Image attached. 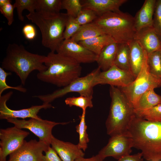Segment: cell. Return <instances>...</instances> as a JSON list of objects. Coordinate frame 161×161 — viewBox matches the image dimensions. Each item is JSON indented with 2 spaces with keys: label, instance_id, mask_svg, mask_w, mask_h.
Wrapping results in <instances>:
<instances>
[{
  "label": "cell",
  "instance_id": "obj_15",
  "mask_svg": "<svg viewBox=\"0 0 161 161\" xmlns=\"http://www.w3.org/2000/svg\"><path fill=\"white\" fill-rule=\"evenodd\" d=\"M50 146L35 139L25 140L19 148L10 154L7 161H40L43 152Z\"/></svg>",
  "mask_w": 161,
  "mask_h": 161
},
{
  "label": "cell",
  "instance_id": "obj_3",
  "mask_svg": "<svg viewBox=\"0 0 161 161\" xmlns=\"http://www.w3.org/2000/svg\"><path fill=\"white\" fill-rule=\"evenodd\" d=\"M45 71L37 75L40 80L58 87L66 86L80 77V64L74 60L55 52H49L46 57Z\"/></svg>",
  "mask_w": 161,
  "mask_h": 161
},
{
  "label": "cell",
  "instance_id": "obj_37",
  "mask_svg": "<svg viewBox=\"0 0 161 161\" xmlns=\"http://www.w3.org/2000/svg\"><path fill=\"white\" fill-rule=\"evenodd\" d=\"M152 27L161 41V0H157L156 1Z\"/></svg>",
  "mask_w": 161,
  "mask_h": 161
},
{
  "label": "cell",
  "instance_id": "obj_39",
  "mask_svg": "<svg viewBox=\"0 0 161 161\" xmlns=\"http://www.w3.org/2000/svg\"><path fill=\"white\" fill-rule=\"evenodd\" d=\"M22 32L27 40H32L35 39L36 35V31L35 27L31 24H25L22 29Z\"/></svg>",
  "mask_w": 161,
  "mask_h": 161
},
{
  "label": "cell",
  "instance_id": "obj_8",
  "mask_svg": "<svg viewBox=\"0 0 161 161\" xmlns=\"http://www.w3.org/2000/svg\"><path fill=\"white\" fill-rule=\"evenodd\" d=\"M100 70L98 67L85 76L77 78L61 89L50 94L35 95L34 97L39 99L43 103L49 104L55 99L71 92L78 93L80 95L84 96H92L93 88L95 86V79Z\"/></svg>",
  "mask_w": 161,
  "mask_h": 161
},
{
  "label": "cell",
  "instance_id": "obj_23",
  "mask_svg": "<svg viewBox=\"0 0 161 161\" xmlns=\"http://www.w3.org/2000/svg\"><path fill=\"white\" fill-rule=\"evenodd\" d=\"M62 0H37L35 12L45 18L55 16L62 9Z\"/></svg>",
  "mask_w": 161,
  "mask_h": 161
},
{
  "label": "cell",
  "instance_id": "obj_20",
  "mask_svg": "<svg viewBox=\"0 0 161 161\" xmlns=\"http://www.w3.org/2000/svg\"><path fill=\"white\" fill-rule=\"evenodd\" d=\"M131 71L136 78L140 72L144 60V50L134 40L129 44Z\"/></svg>",
  "mask_w": 161,
  "mask_h": 161
},
{
  "label": "cell",
  "instance_id": "obj_18",
  "mask_svg": "<svg viewBox=\"0 0 161 161\" xmlns=\"http://www.w3.org/2000/svg\"><path fill=\"white\" fill-rule=\"evenodd\" d=\"M127 0H84L81 1L83 8L91 9L98 16L109 12L120 11V7Z\"/></svg>",
  "mask_w": 161,
  "mask_h": 161
},
{
  "label": "cell",
  "instance_id": "obj_30",
  "mask_svg": "<svg viewBox=\"0 0 161 161\" xmlns=\"http://www.w3.org/2000/svg\"><path fill=\"white\" fill-rule=\"evenodd\" d=\"M37 0H16L13 4L14 8H16L18 19L23 21L24 17L22 13L24 10H27L30 13L35 11Z\"/></svg>",
  "mask_w": 161,
  "mask_h": 161
},
{
  "label": "cell",
  "instance_id": "obj_16",
  "mask_svg": "<svg viewBox=\"0 0 161 161\" xmlns=\"http://www.w3.org/2000/svg\"><path fill=\"white\" fill-rule=\"evenodd\" d=\"M51 145L62 161H75L85 154L77 145L59 140L52 136Z\"/></svg>",
  "mask_w": 161,
  "mask_h": 161
},
{
  "label": "cell",
  "instance_id": "obj_41",
  "mask_svg": "<svg viewBox=\"0 0 161 161\" xmlns=\"http://www.w3.org/2000/svg\"><path fill=\"white\" fill-rule=\"evenodd\" d=\"M75 161H104L98 155L94 156L89 158L84 157H80L76 159Z\"/></svg>",
  "mask_w": 161,
  "mask_h": 161
},
{
  "label": "cell",
  "instance_id": "obj_26",
  "mask_svg": "<svg viewBox=\"0 0 161 161\" xmlns=\"http://www.w3.org/2000/svg\"><path fill=\"white\" fill-rule=\"evenodd\" d=\"M114 65L121 69L131 72L128 44H118Z\"/></svg>",
  "mask_w": 161,
  "mask_h": 161
},
{
  "label": "cell",
  "instance_id": "obj_38",
  "mask_svg": "<svg viewBox=\"0 0 161 161\" xmlns=\"http://www.w3.org/2000/svg\"><path fill=\"white\" fill-rule=\"evenodd\" d=\"M43 155L40 161H62L55 150L50 146Z\"/></svg>",
  "mask_w": 161,
  "mask_h": 161
},
{
  "label": "cell",
  "instance_id": "obj_4",
  "mask_svg": "<svg viewBox=\"0 0 161 161\" xmlns=\"http://www.w3.org/2000/svg\"><path fill=\"white\" fill-rule=\"evenodd\" d=\"M109 92L111 101L106 122L107 134L111 137L117 135H129L128 128L135 115L134 109L119 88L110 86Z\"/></svg>",
  "mask_w": 161,
  "mask_h": 161
},
{
  "label": "cell",
  "instance_id": "obj_24",
  "mask_svg": "<svg viewBox=\"0 0 161 161\" xmlns=\"http://www.w3.org/2000/svg\"><path fill=\"white\" fill-rule=\"evenodd\" d=\"M114 42V41L110 36L104 34L78 43L98 55L104 47Z\"/></svg>",
  "mask_w": 161,
  "mask_h": 161
},
{
  "label": "cell",
  "instance_id": "obj_6",
  "mask_svg": "<svg viewBox=\"0 0 161 161\" xmlns=\"http://www.w3.org/2000/svg\"><path fill=\"white\" fill-rule=\"evenodd\" d=\"M27 18L39 28L42 44L51 52H55L64 40L63 37L68 15L60 13L51 18H45L35 11L26 15Z\"/></svg>",
  "mask_w": 161,
  "mask_h": 161
},
{
  "label": "cell",
  "instance_id": "obj_19",
  "mask_svg": "<svg viewBox=\"0 0 161 161\" xmlns=\"http://www.w3.org/2000/svg\"><path fill=\"white\" fill-rule=\"evenodd\" d=\"M156 0H145L134 17L136 32L148 27H152Z\"/></svg>",
  "mask_w": 161,
  "mask_h": 161
},
{
  "label": "cell",
  "instance_id": "obj_35",
  "mask_svg": "<svg viewBox=\"0 0 161 161\" xmlns=\"http://www.w3.org/2000/svg\"><path fill=\"white\" fill-rule=\"evenodd\" d=\"M98 17L95 13L92 10L83 8L75 18L81 26L93 22Z\"/></svg>",
  "mask_w": 161,
  "mask_h": 161
},
{
  "label": "cell",
  "instance_id": "obj_10",
  "mask_svg": "<svg viewBox=\"0 0 161 161\" xmlns=\"http://www.w3.org/2000/svg\"><path fill=\"white\" fill-rule=\"evenodd\" d=\"M30 133L13 127L0 129V161H6L7 156L19 148Z\"/></svg>",
  "mask_w": 161,
  "mask_h": 161
},
{
  "label": "cell",
  "instance_id": "obj_5",
  "mask_svg": "<svg viewBox=\"0 0 161 161\" xmlns=\"http://www.w3.org/2000/svg\"><path fill=\"white\" fill-rule=\"evenodd\" d=\"M94 21L116 43L129 44L134 39L136 32L134 17L128 13L108 12Z\"/></svg>",
  "mask_w": 161,
  "mask_h": 161
},
{
  "label": "cell",
  "instance_id": "obj_28",
  "mask_svg": "<svg viewBox=\"0 0 161 161\" xmlns=\"http://www.w3.org/2000/svg\"><path fill=\"white\" fill-rule=\"evenodd\" d=\"M147 62L150 72L161 79V49L147 54Z\"/></svg>",
  "mask_w": 161,
  "mask_h": 161
},
{
  "label": "cell",
  "instance_id": "obj_33",
  "mask_svg": "<svg viewBox=\"0 0 161 161\" xmlns=\"http://www.w3.org/2000/svg\"><path fill=\"white\" fill-rule=\"evenodd\" d=\"M80 26L75 18L68 16L63 34L64 40L70 39L77 32Z\"/></svg>",
  "mask_w": 161,
  "mask_h": 161
},
{
  "label": "cell",
  "instance_id": "obj_7",
  "mask_svg": "<svg viewBox=\"0 0 161 161\" xmlns=\"http://www.w3.org/2000/svg\"><path fill=\"white\" fill-rule=\"evenodd\" d=\"M144 60L141 69L135 80L129 85L118 87L126 97L134 109L141 96L148 90L161 86V79L149 71L147 62V54L144 50Z\"/></svg>",
  "mask_w": 161,
  "mask_h": 161
},
{
  "label": "cell",
  "instance_id": "obj_27",
  "mask_svg": "<svg viewBox=\"0 0 161 161\" xmlns=\"http://www.w3.org/2000/svg\"><path fill=\"white\" fill-rule=\"evenodd\" d=\"M86 113V111H82L81 115L79 116L80 123L75 127L76 131L79 135V141L77 145L84 151L87 148L88 143L89 141L86 131L87 126L85 121Z\"/></svg>",
  "mask_w": 161,
  "mask_h": 161
},
{
  "label": "cell",
  "instance_id": "obj_14",
  "mask_svg": "<svg viewBox=\"0 0 161 161\" xmlns=\"http://www.w3.org/2000/svg\"><path fill=\"white\" fill-rule=\"evenodd\" d=\"M13 94L10 91L0 97V119H6L9 118H21L23 119L27 118L40 119L38 115L39 111L42 109H47L54 108L50 104H44L41 105L33 106L30 107L17 110L10 109L7 105V102Z\"/></svg>",
  "mask_w": 161,
  "mask_h": 161
},
{
  "label": "cell",
  "instance_id": "obj_21",
  "mask_svg": "<svg viewBox=\"0 0 161 161\" xmlns=\"http://www.w3.org/2000/svg\"><path fill=\"white\" fill-rule=\"evenodd\" d=\"M118 45L114 42L106 46L98 55L96 62L102 71L107 70L114 65Z\"/></svg>",
  "mask_w": 161,
  "mask_h": 161
},
{
  "label": "cell",
  "instance_id": "obj_9",
  "mask_svg": "<svg viewBox=\"0 0 161 161\" xmlns=\"http://www.w3.org/2000/svg\"><path fill=\"white\" fill-rule=\"evenodd\" d=\"M6 120L18 128L28 129L38 138L39 141L45 143L49 146L51 145L53 127L58 125H64L69 123L68 122H56L41 118H31L27 120L9 118Z\"/></svg>",
  "mask_w": 161,
  "mask_h": 161
},
{
  "label": "cell",
  "instance_id": "obj_34",
  "mask_svg": "<svg viewBox=\"0 0 161 161\" xmlns=\"http://www.w3.org/2000/svg\"><path fill=\"white\" fill-rule=\"evenodd\" d=\"M11 2L10 0H0V11L7 19L9 26L12 25L14 20L13 12L15 8Z\"/></svg>",
  "mask_w": 161,
  "mask_h": 161
},
{
  "label": "cell",
  "instance_id": "obj_29",
  "mask_svg": "<svg viewBox=\"0 0 161 161\" xmlns=\"http://www.w3.org/2000/svg\"><path fill=\"white\" fill-rule=\"evenodd\" d=\"M92 98L93 96L81 95L77 97H70L65 99V103L70 107L75 106L81 109L82 111H86L87 108L93 107Z\"/></svg>",
  "mask_w": 161,
  "mask_h": 161
},
{
  "label": "cell",
  "instance_id": "obj_17",
  "mask_svg": "<svg viewBox=\"0 0 161 161\" xmlns=\"http://www.w3.org/2000/svg\"><path fill=\"white\" fill-rule=\"evenodd\" d=\"M134 40L148 54L161 49V41L153 27H146L136 32Z\"/></svg>",
  "mask_w": 161,
  "mask_h": 161
},
{
  "label": "cell",
  "instance_id": "obj_42",
  "mask_svg": "<svg viewBox=\"0 0 161 161\" xmlns=\"http://www.w3.org/2000/svg\"><path fill=\"white\" fill-rule=\"evenodd\" d=\"M150 161H161V160H150Z\"/></svg>",
  "mask_w": 161,
  "mask_h": 161
},
{
  "label": "cell",
  "instance_id": "obj_32",
  "mask_svg": "<svg viewBox=\"0 0 161 161\" xmlns=\"http://www.w3.org/2000/svg\"><path fill=\"white\" fill-rule=\"evenodd\" d=\"M136 115L149 121L161 122V103Z\"/></svg>",
  "mask_w": 161,
  "mask_h": 161
},
{
  "label": "cell",
  "instance_id": "obj_2",
  "mask_svg": "<svg viewBox=\"0 0 161 161\" xmlns=\"http://www.w3.org/2000/svg\"><path fill=\"white\" fill-rule=\"evenodd\" d=\"M46 57L31 53L22 45L9 44L1 63V67L15 73L24 85L32 72L36 70L42 72L46 70L47 67L44 64Z\"/></svg>",
  "mask_w": 161,
  "mask_h": 161
},
{
  "label": "cell",
  "instance_id": "obj_25",
  "mask_svg": "<svg viewBox=\"0 0 161 161\" xmlns=\"http://www.w3.org/2000/svg\"><path fill=\"white\" fill-rule=\"evenodd\" d=\"M105 34L94 21L80 26L77 32L70 38L78 43L95 37Z\"/></svg>",
  "mask_w": 161,
  "mask_h": 161
},
{
  "label": "cell",
  "instance_id": "obj_31",
  "mask_svg": "<svg viewBox=\"0 0 161 161\" xmlns=\"http://www.w3.org/2000/svg\"><path fill=\"white\" fill-rule=\"evenodd\" d=\"M62 9L66 10L69 16L76 18L83 9L81 0H62Z\"/></svg>",
  "mask_w": 161,
  "mask_h": 161
},
{
  "label": "cell",
  "instance_id": "obj_11",
  "mask_svg": "<svg viewBox=\"0 0 161 161\" xmlns=\"http://www.w3.org/2000/svg\"><path fill=\"white\" fill-rule=\"evenodd\" d=\"M132 147V139L129 135H117L111 137L107 144L97 154L103 160L111 157L118 160L130 155Z\"/></svg>",
  "mask_w": 161,
  "mask_h": 161
},
{
  "label": "cell",
  "instance_id": "obj_13",
  "mask_svg": "<svg viewBox=\"0 0 161 161\" xmlns=\"http://www.w3.org/2000/svg\"><path fill=\"white\" fill-rule=\"evenodd\" d=\"M136 78L132 72L121 69L114 65L104 71L99 72L94 80L95 86L98 84H109L118 87L127 86Z\"/></svg>",
  "mask_w": 161,
  "mask_h": 161
},
{
  "label": "cell",
  "instance_id": "obj_36",
  "mask_svg": "<svg viewBox=\"0 0 161 161\" xmlns=\"http://www.w3.org/2000/svg\"><path fill=\"white\" fill-rule=\"evenodd\" d=\"M11 75V72H6L2 68L0 67V97L2 96V94L4 91L9 89H13L23 93L26 92L27 89L23 87L21 85L12 86L7 84L6 81L7 77Z\"/></svg>",
  "mask_w": 161,
  "mask_h": 161
},
{
  "label": "cell",
  "instance_id": "obj_1",
  "mask_svg": "<svg viewBox=\"0 0 161 161\" xmlns=\"http://www.w3.org/2000/svg\"><path fill=\"white\" fill-rule=\"evenodd\" d=\"M128 131L133 147L141 150L143 158L161 160V122L149 121L135 114L129 123Z\"/></svg>",
  "mask_w": 161,
  "mask_h": 161
},
{
  "label": "cell",
  "instance_id": "obj_12",
  "mask_svg": "<svg viewBox=\"0 0 161 161\" xmlns=\"http://www.w3.org/2000/svg\"><path fill=\"white\" fill-rule=\"evenodd\" d=\"M56 51L80 64L96 62L98 57L82 45L71 39L64 40Z\"/></svg>",
  "mask_w": 161,
  "mask_h": 161
},
{
  "label": "cell",
  "instance_id": "obj_22",
  "mask_svg": "<svg viewBox=\"0 0 161 161\" xmlns=\"http://www.w3.org/2000/svg\"><path fill=\"white\" fill-rule=\"evenodd\" d=\"M161 103V96L156 93L154 89H150L139 98L134 108L136 115Z\"/></svg>",
  "mask_w": 161,
  "mask_h": 161
},
{
  "label": "cell",
  "instance_id": "obj_43",
  "mask_svg": "<svg viewBox=\"0 0 161 161\" xmlns=\"http://www.w3.org/2000/svg\"></svg>",
  "mask_w": 161,
  "mask_h": 161
},
{
  "label": "cell",
  "instance_id": "obj_40",
  "mask_svg": "<svg viewBox=\"0 0 161 161\" xmlns=\"http://www.w3.org/2000/svg\"><path fill=\"white\" fill-rule=\"evenodd\" d=\"M142 153H138L136 154L129 155L117 160V161H143Z\"/></svg>",
  "mask_w": 161,
  "mask_h": 161
}]
</instances>
